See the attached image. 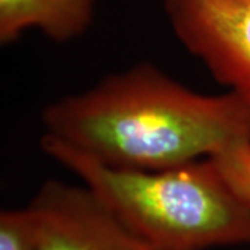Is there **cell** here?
I'll use <instances>...</instances> for the list:
<instances>
[{
    "mask_svg": "<svg viewBox=\"0 0 250 250\" xmlns=\"http://www.w3.org/2000/svg\"><path fill=\"white\" fill-rule=\"evenodd\" d=\"M46 134L108 167L166 170L250 141V102L203 95L150 64L52 103Z\"/></svg>",
    "mask_w": 250,
    "mask_h": 250,
    "instance_id": "6da1fadb",
    "label": "cell"
},
{
    "mask_svg": "<svg viewBox=\"0 0 250 250\" xmlns=\"http://www.w3.org/2000/svg\"><path fill=\"white\" fill-rule=\"evenodd\" d=\"M41 145L128 228L159 250L250 246V206L233 192L211 157L166 170H124L104 166L47 135Z\"/></svg>",
    "mask_w": 250,
    "mask_h": 250,
    "instance_id": "7a4b0ae2",
    "label": "cell"
},
{
    "mask_svg": "<svg viewBox=\"0 0 250 250\" xmlns=\"http://www.w3.org/2000/svg\"><path fill=\"white\" fill-rule=\"evenodd\" d=\"M166 10L182 45L250 102V0H167Z\"/></svg>",
    "mask_w": 250,
    "mask_h": 250,
    "instance_id": "3957f363",
    "label": "cell"
},
{
    "mask_svg": "<svg viewBox=\"0 0 250 250\" xmlns=\"http://www.w3.org/2000/svg\"><path fill=\"white\" fill-rule=\"evenodd\" d=\"M29 208L38 225V250H159L86 187L47 181Z\"/></svg>",
    "mask_w": 250,
    "mask_h": 250,
    "instance_id": "277c9868",
    "label": "cell"
},
{
    "mask_svg": "<svg viewBox=\"0 0 250 250\" xmlns=\"http://www.w3.org/2000/svg\"><path fill=\"white\" fill-rule=\"evenodd\" d=\"M96 0H0V42L18 39L36 28L64 42L80 36L90 24Z\"/></svg>",
    "mask_w": 250,
    "mask_h": 250,
    "instance_id": "5b68a950",
    "label": "cell"
},
{
    "mask_svg": "<svg viewBox=\"0 0 250 250\" xmlns=\"http://www.w3.org/2000/svg\"><path fill=\"white\" fill-rule=\"evenodd\" d=\"M0 250H38V225L29 206L1 211Z\"/></svg>",
    "mask_w": 250,
    "mask_h": 250,
    "instance_id": "8992f818",
    "label": "cell"
},
{
    "mask_svg": "<svg viewBox=\"0 0 250 250\" xmlns=\"http://www.w3.org/2000/svg\"><path fill=\"white\" fill-rule=\"evenodd\" d=\"M211 159L233 192L250 206V141L235 143Z\"/></svg>",
    "mask_w": 250,
    "mask_h": 250,
    "instance_id": "52a82bcc",
    "label": "cell"
}]
</instances>
